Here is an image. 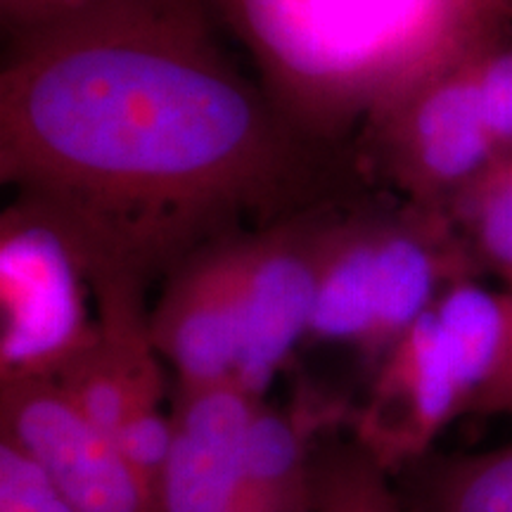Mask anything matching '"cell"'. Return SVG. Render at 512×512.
<instances>
[{
	"label": "cell",
	"instance_id": "13",
	"mask_svg": "<svg viewBox=\"0 0 512 512\" xmlns=\"http://www.w3.org/2000/svg\"><path fill=\"white\" fill-rule=\"evenodd\" d=\"M406 512H512V444L434 453L392 477Z\"/></svg>",
	"mask_w": 512,
	"mask_h": 512
},
{
	"label": "cell",
	"instance_id": "18",
	"mask_svg": "<svg viewBox=\"0 0 512 512\" xmlns=\"http://www.w3.org/2000/svg\"><path fill=\"white\" fill-rule=\"evenodd\" d=\"M131 0H0L5 41L38 34Z\"/></svg>",
	"mask_w": 512,
	"mask_h": 512
},
{
	"label": "cell",
	"instance_id": "19",
	"mask_svg": "<svg viewBox=\"0 0 512 512\" xmlns=\"http://www.w3.org/2000/svg\"><path fill=\"white\" fill-rule=\"evenodd\" d=\"M472 415H477V418H498V415L512 418V347L508 358H505L501 373L496 375V380L489 384L482 399L477 401Z\"/></svg>",
	"mask_w": 512,
	"mask_h": 512
},
{
	"label": "cell",
	"instance_id": "1",
	"mask_svg": "<svg viewBox=\"0 0 512 512\" xmlns=\"http://www.w3.org/2000/svg\"><path fill=\"white\" fill-rule=\"evenodd\" d=\"M204 3L114 5L12 38L0 69V181L60 216L95 273L145 290L363 176L235 69Z\"/></svg>",
	"mask_w": 512,
	"mask_h": 512
},
{
	"label": "cell",
	"instance_id": "3",
	"mask_svg": "<svg viewBox=\"0 0 512 512\" xmlns=\"http://www.w3.org/2000/svg\"><path fill=\"white\" fill-rule=\"evenodd\" d=\"M512 347V290L482 278L448 285L373 370L349 432L389 475L434 451V441L501 373Z\"/></svg>",
	"mask_w": 512,
	"mask_h": 512
},
{
	"label": "cell",
	"instance_id": "9",
	"mask_svg": "<svg viewBox=\"0 0 512 512\" xmlns=\"http://www.w3.org/2000/svg\"><path fill=\"white\" fill-rule=\"evenodd\" d=\"M475 254L446 209L382 202L375 249V318L361 356L370 370L448 285L482 278Z\"/></svg>",
	"mask_w": 512,
	"mask_h": 512
},
{
	"label": "cell",
	"instance_id": "12",
	"mask_svg": "<svg viewBox=\"0 0 512 512\" xmlns=\"http://www.w3.org/2000/svg\"><path fill=\"white\" fill-rule=\"evenodd\" d=\"M382 202L356 195L339 211L320 266L309 339L361 354L375 318V249Z\"/></svg>",
	"mask_w": 512,
	"mask_h": 512
},
{
	"label": "cell",
	"instance_id": "5",
	"mask_svg": "<svg viewBox=\"0 0 512 512\" xmlns=\"http://www.w3.org/2000/svg\"><path fill=\"white\" fill-rule=\"evenodd\" d=\"M482 53V50H479ZM475 55L422 79L363 126L366 178L401 200L446 209L501 155L479 98Z\"/></svg>",
	"mask_w": 512,
	"mask_h": 512
},
{
	"label": "cell",
	"instance_id": "11",
	"mask_svg": "<svg viewBox=\"0 0 512 512\" xmlns=\"http://www.w3.org/2000/svg\"><path fill=\"white\" fill-rule=\"evenodd\" d=\"M349 415L344 403L306 387L287 406L259 399L242 448L254 512H313V441Z\"/></svg>",
	"mask_w": 512,
	"mask_h": 512
},
{
	"label": "cell",
	"instance_id": "14",
	"mask_svg": "<svg viewBox=\"0 0 512 512\" xmlns=\"http://www.w3.org/2000/svg\"><path fill=\"white\" fill-rule=\"evenodd\" d=\"M484 273L512 287V152L448 207Z\"/></svg>",
	"mask_w": 512,
	"mask_h": 512
},
{
	"label": "cell",
	"instance_id": "6",
	"mask_svg": "<svg viewBox=\"0 0 512 512\" xmlns=\"http://www.w3.org/2000/svg\"><path fill=\"white\" fill-rule=\"evenodd\" d=\"M351 197L242 233L245 337L235 382L256 399H266L275 377L309 339L330 230Z\"/></svg>",
	"mask_w": 512,
	"mask_h": 512
},
{
	"label": "cell",
	"instance_id": "17",
	"mask_svg": "<svg viewBox=\"0 0 512 512\" xmlns=\"http://www.w3.org/2000/svg\"><path fill=\"white\" fill-rule=\"evenodd\" d=\"M482 107L501 159L512 152V31L475 57Z\"/></svg>",
	"mask_w": 512,
	"mask_h": 512
},
{
	"label": "cell",
	"instance_id": "16",
	"mask_svg": "<svg viewBox=\"0 0 512 512\" xmlns=\"http://www.w3.org/2000/svg\"><path fill=\"white\" fill-rule=\"evenodd\" d=\"M0 512H76L46 472L0 437Z\"/></svg>",
	"mask_w": 512,
	"mask_h": 512
},
{
	"label": "cell",
	"instance_id": "7",
	"mask_svg": "<svg viewBox=\"0 0 512 512\" xmlns=\"http://www.w3.org/2000/svg\"><path fill=\"white\" fill-rule=\"evenodd\" d=\"M0 437L22 448L76 512H162L117 439L50 377L0 380Z\"/></svg>",
	"mask_w": 512,
	"mask_h": 512
},
{
	"label": "cell",
	"instance_id": "2",
	"mask_svg": "<svg viewBox=\"0 0 512 512\" xmlns=\"http://www.w3.org/2000/svg\"><path fill=\"white\" fill-rule=\"evenodd\" d=\"M266 93L332 147L422 79L512 31V0H211Z\"/></svg>",
	"mask_w": 512,
	"mask_h": 512
},
{
	"label": "cell",
	"instance_id": "8",
	"mask_svg": "<svg viewBox=\"0 0 512 512\" xmlns=\"http://www.w3.org/2000/svg\"><path fill=\"white\" fill-rule=\"evenodd\" d=\"M245 233V230H242ZM242 233L185 256L150 306V337L178 387L235 380L245 337Z\"/></svg>",
	"mask_w": 512,
	"mask_h": 512
},
{
	"label": "cell",
	"instance_id": "10",
	"mask_svg": "<svg viewBox=\"0 0 512 512\" xmlns=\"http://www.w3.org/2000/svg\"><path fill=\"white\" fill-rule=\"evenodd\" d=\"M256 403L235 380L176 384L169 411L174 441L159 482L162 512H254L242 448Z\"/></svg>",
	"mask_w": 512,
	"mask_h": 512
},
{
	"label": "cell",
	"instance_id": "4",
	"mask_svg": "<svg viewBox=\"0 0 512 512\" xmlns=\"http://www.w3.org/2000/svg\"><path fill=\"white\" fill-rule=\"evenodd\" d=\"M0 380H55L100 339L86 254L60 216L15 195L0 216Z\"/></svg>",
	"mask_w": 512,
	"mask_h": 512
},
{
	"label": "cell",
	"instance_id": "15",
	"mask_svg": "<svg viewBox=\"0 0 512 512\" xmlns=\"http://www.w3.org/2000/svg\"><path fill=\"white\" fill-rule=\"evenodd\" d=\"M313 512H406L392 475L349 441H330L313 458Z\"/></svg>",
	"mask_w": 512,
	"mask_h": 512
}]
</instances>
